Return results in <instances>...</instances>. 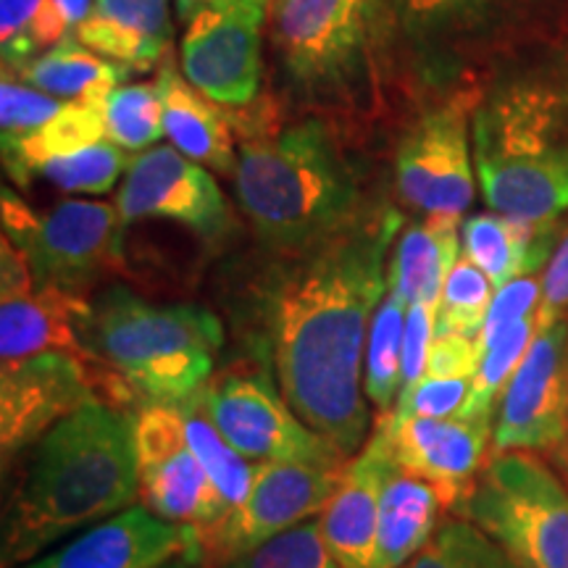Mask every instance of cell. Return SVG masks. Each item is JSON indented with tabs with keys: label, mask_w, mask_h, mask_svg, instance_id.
Returning <instances> with one entry per match:
<instances>
[{
	"label": "cell",
	"mask_w": 568,
	"mask_h": 568,
	"mask_svg": "<svg viewBox=\"0 0 568 568\" xmlns=\"http://www.w3.org/2000/svg\"><path fill=\"white\" fill-rule=\"evenodd\" d=\"M397 226L395 211H364L324 243L287 253L264 290L268 372L295 414L345 458L366 445L376 424L364 395V358L387 295Z\"/></svg>",
	"instance_id": "cell-1"
},
{
	"label": "cell",
	"mask_w": 568,
	"mask_h": 568,
	"mask_svg": "<svg viewBox=\"0 0 568 568\" xmlns=\"http://www.w3.org/2000/svg\"><path fill=\"white\" fill-rule=\"evenodd\" d=\"M0 568H19L140 503L134 410L90 403L6 468Z\"/></svg>",
	"instance_id": "cell-2"
},
{
	"label": "cell",
	"mask_w": 568,
	"mask_h": 568,
	"mask_svg": "<svg viewBox=\"0 0 568 568\" xmlns=\"http://www.w3.org/2000/svg\"><path fill=\"white\" fill-rule=\"evenodd\" d=\"M474 166L493 213L558 224L568 211V77L529 71L474 111Z\"/></svg>",
	"instance_id": "cell-3"
},
{
	"label": "cell",
	"mask_w": 568,
	"mask_h": 568,
	"mask_svg": "<svg viewBox=\"0 0 568 568\" xmlns=\"http://www.w3.org/2000/svg\"><path fill=\"white\" fill-rule=\"evenodd\" d=\"M234 187L258 237L284 253L324 243L364 213L351 166L314 119L247 140Z\"/></svg>",
	"instance_id": "cell-4"
},
{
	"label": "cell",
	"mask_w": 568,
	"mask_h": 568,
	"mask_svg": "<svg viewBox=\"0 0 568 568\" xmlns=\"http://www.w3.org/2000/svg\"><path fill=\"white\" fill-rule=\"evenodd\" d=\"M82 345L140 406H184L211 382L224 329L203 305L151 303L113 284L90 301Z\"/></svg>",
	"instance_id": "cell-5"
},
{
	"label": "cell",
	"mask_w": 568,
	"mask_h": 568,
	"mask_svg": "<svg viewBox=\"0 0 568 568\" xmlns=\"http://www.w3.org/2000/svg\"><path fill=\"white\" fill-rule=\"evenodd\" d=\"M456 514L527 568H568V485L535 453H495Z\"/></svg>",
	"instance_id": "cell-6"
},
{
	"label": "cell",
	"mask_w": 568,
	"mask_h": 568,
	"mask_svg": "<svg viewBox=\"0 0 568 568\" xmlns=\"http://www.w3.org/2000/svg\"><path fill=\"white\" fill-rule=\"evenodd\" d=\"M124 219L116 205L63 201L34 213L3 187V234L30 264L38 287L84 295L101 276L122 266Z\"/></svg>",
	"instance_id": "cell-7"
},
{
	"label": "cell",
	"mask_w": 568,
	"mask_h": 568,
	"mask_svg": "<svg viewBox=\"0 0 568 568\" xmlns=\"http://www.w3.org/2000/svg\"><path fill=\"white\" fill-rule=\"evenodd\" d=\"M90 403L138 410L119 376L71 353H42L0 364V460L3 471L42 435Z\"/></svg>",
	"instance_id": "cell-8"
},
{
	"label": "cell",
	"mask_w": 568,
	"mask_h": 568,
	"mask_svg": "<svg viewBox=\"0 0 568 568\" xmlns=\"http://www.w3.org/2000/svg\"><path fill=\"white\" fill-rule=\"evenodd\" d=\"M213 426L253 464H345L343 453L316 435L284 400L268 368L230 372L195 395Z\"/></svg>",
	"instance_id": "cell-9"
},
{
	"label": "cell",
	"mask_w": 568,
	"mask_h": 568,
	"mask_svg": "<svg viewBox=\"0 0 568 568\" xmlns=\"http://www.w3.org/2000/svg\"><path fill=\"white\" fill-rule=\"evenodd\" d=\"M345 464H255V479L243 506L195 539L190 560L216 568L243 556L297 524L322 516L345 477Z\"/></svg>",
	"instance_id": "cell-10"
},
{
	"label": "cell",
	"mask_w": 568,
	"mask_h": 568,
	"mask_svg": "<svg viewBox=\"0 0 568 568\" xmlns=\"http://www.w3.org/2000/svg\"><path fill=\"white\" fill-rule=\"evenodd\" d=\"M134 468L140 506L195 539L224 518V506L190 445L180 406L148 403L134 410Z\"/></svg>",
	"instance_id": "cell-11"
},
{
	"label": "cell",
	"mask_w": 568,
	"mask_h": 568,
	"mask_svg": "<svg viewBox=\"0 0 568 568\" xmlns=\"http://www.w3.org/2000/svg\"><path fill=\"white\" fill-rule=\"evenodd\" d=\"M382 0H272L284 67L308 88L343 84L366 59Z\"/></svg>",
	"instance_id": "cell-12"
},
{
	"label": "cell",
	"mask_w": 568,
	"mask_h": 568,
	"mask_svg": "<svg viewBox=\"0 0 568 568\" xmlns=\"http://www.w3.org/2000/svg\"><path fill=\"white\" fill-rule=\"evenodd\" d=\"M568 439V318L539 329L495 406V453L560 456Z\"/></svg>",
	"instance_id": "cell-13"
},
{
	"label": "cell",
	"mask_w": 568,
	"mask_h": 568,
	"mask_svg": "<svg viewBox=\"0 0 568 568\" xmlns=\"http://www.w3.org/2000/svg\"><path fill=\"white\" fill-rule=\"evenodd\" d=\"M272 0H219L184 24L182 71L216 105H247L261 84V34Z\"/></svg>",
	"instance_id": "cell-14"
},
{
	"label": "cell",
	"mask_w": 568,
	"mask_h": 568,
	"mask_svg": "<svg viewBox=\"0 0 568 568\" xmlns=\"http://www.w3.org/2000/svg\"><path fill=\"white\" fill-rule=\"evenodd\" d=\"M88 314L90 301L84 295L59 287H38L27 258L3 234L0 240V364L42 353H71L90 358L82 345V326Z\"/></svg>",
	"instance_id": "cell-15"
},
{
	"label": "cell",
	"mask_w": 568,
	"mask_h": 568,
	"mask_svg": "<svg viewBox=\"0 0 568 568\" xmlns=\"http://www.w3.org/2000/svg\"><path fill=\"white\" fill-rule=\"evenodd\" d=\"M124 224L169 219L190 226L203 240H219L232 216L216 180L201 163L169 145H155L130 161L116 195Z\"/></svg>",
	"instance_id": "cell-16"
},
{
	"label": "cell",
	"mask_w": 568,
	"mask_h": 568,
	"mask_svg": "<svg viewBox=\"0 0 568 568\" xmlns=\"http://www.w3.org/2000/svg\"><path fill=\"white\" fill-rule=\"evenodd\" d=\"M397 193L426 216L460 219L474 203L466 111L458 101L439 105L403 140L395 161Z\"/></svg>",
	"instance_id": "cell-17"
},
{
	"label": "cell",
	"mask_w": 568,
	"mask_h": 568,
	"mask_svg": "<svg viewBox=\"0 0 568 568\" xmlns=\"http://www.w3.org/2000/svg\"><path fill=\"white\" fill-rule=\"evenodd\" d=\"M387 418L397 468L429 481L445 510H456L485 468L495 416H379Z\"/></svg>",
	"instance_id": "cell-18"
},
{
	"label": "cell",
	"mask_w": 568,
	"mask_h": 568,
	"mask_svg": "<svg viewBox=\"0 0 568 568\" xmlns=\"http://www.w3.org/2000/svg\"><path fill=\"white\" fill-rule=\"evenodd\" d=\"M395 468L387 418H379L366 445L347 460L337 493L318 516L326 550L339 568H372L382 493Z\"/></svg>",
	"instance_id": "cell-19"
},
{
	"label": "cell",
	"mask_w": 568,
	"mask_h": 568,
	"mask_svg": "<svg viewBox=\"0 0 568 568\" xmlns=\"http://www.w3.org/2000/svg\"><path fill=\"white\" fill-rule=\"evenodd\" d=\"M193 548V531L163 521L138 503L19 568H159L180 556L190 558Z\"/></svg>",
	"instance_id": "cell-20"
},
{
	"label": "cell",
	"mask_w": 568,
	"mask_h": 568,
	"mask_svg": "<svg viewBox=\"0 0 568 568\" xmlns=\"http://www.w3.org/2000/svg\"><path fill=\"white\" fill-rule=\"evenodd\" d=\"M77 40L105 59L148 67L172 40L169 0H95L90 17L77 27Z\"/></svg>",
	"instance_id": "cell-21"
},
{
	"label": "cell",
	"mask_w": 568,
	"mask_h": 568,
	"mask_svg": "<svg viewBox=\"0 0 568 568\" xmlns=\"http://www.w3.org/2000/svg\"><path fill=\"white\" fill-rule=\"evenodd\" d=\"M155 90L161 98L163 132L176 151L216 172L234 176V169H237L234 140L230 124L224 122L213 101H209L187 77L176 74L172 67L161 69Z\"/></svg>",
	"instance_id": "cell-22"
},
{
	"label": "cell",
	"mask_w": 568,
	"mask_h": 568,
	"mask_svg": "<svg viewBox=\"0 0 568 568\" xmlns=\"http://www.w3.org/2000/svg\"><path fill=\"white\" fill-rule=\"evenodd\" d=\"M443 497L429 481L395 468L379 506L372 568H406L439 529Z\"/></svg>",
	"instance_id": "cell-23"
},
{
	"label": "cell",
	"mask_w": 568,
	"mask_h": 568,
	"mask_svg": "<svg viewBox=\"0 0 568 568\" xmlns=\"http://www.w3.org/2000/svg\"><path fill=\"white\" fill-rule=\"evenodd\" d=\"M458 258V219L426 216L422 224L406 226L397 240L389 258L387 290L406 305H439L447 274Z\"/></svg>",
	"instance_id": "cell-24"
},
{
	"label": "cell",
	"mask_w": 568,
	"mask_h": 568,
	"mask_svg": "<svg viewBox=\"0 0 568 568\" xmlns=\"http://www.w3.org/2000/svg\"><path fill=\"white\" fill-rule=\"evenodd\" d=\"M556 224H524L500 213H479L460 226L464 255L497 287L524 274H537L552 258Z\"/></svg>",
	"instance_id": "cell-25"
},
{
	"label": "cell",
	"mask_w": 568,
	"mask_h": 568,
	"mask_svg": "<svg viewBox=\"0 0 568 568\" xmlns=\"http://www.w3.org/2000/svg\"><path fill=\"white\" fill-rule=\"evenodd\" d=\"M19 71L27 84L63 103H88L98 109H103L111 92L122 88L126 77V69L119 63L105 61V55L71 42H61Z\"/></svg>",
	"instance_id": "cell-26"
},
{
	"label": "cell",
	"mask_w": 568,
	"mask_h": 568,
	"mask_svg": "<svg viewBox=\"0 0 568 568\" xmlns=\"http://www.w3.org/2000/svg\"><path fill=\"white\" fill-rule=\"evenodd\" d=\"M101 140H109L103 109L88 103H67L51 122L32 132L30 138L3 148L6 166H9L13 180L27 184L40 163L82 151V148L95 145Z\"/></svg>",
	"instance_id": "cell-27"
},
{
	"label": "cell",
	"mask_w": 568,
	"mask_h": 568,
	"mask_svg": "<svg viewBox=\"0 0 568 568\" xmlns=\"http://www.w3.org/2000/svg\"><path fill=\"white\" fill-rule=\"evenodd\" d=\"M408 305L395 293L382 297L372 329H368L364 358V395L376 416H389L397 406L403 382V332Z\"/></svg>",
	"instance_id": "cell-28"
},
{
	"label": "cell",
	"mask_w": 568,
	"mask_h": 568,
	"mask_svg": "<svg viewBox=\"0 0 568 568\" xmlns=\"http://www.w3.org/2000/svg\"><path fill=\"white\" fill-rule=\"evenodd\" d=\"M180 408L184 414L190 445H193L197 460L203 464L205 477H209L211 487L216 489L224 510L230 514V510L243 506L247 493H251L255 479V464L226 443V437L213 426L211 418L205 416V410L197 406L195 397Z\"/></svg>",
	"instance_id": "cell-29"
},
{
	"label": "cell",
	"mask_w": 568,
	"mask_h": 568,
	"mask_svg": "<svg viewBox=\"0 0 568 568\" xmlns=\"http://www.w3.org/2000/svg\"><path fill=\"white\" fill-rule=\"evenodd\" d=\"M71 30L55 0H0V51L6 67H27Z\"/></svg>",
	"instance_id": "cell-30"
},
{
	"label": "cell",
	"mask_w": 568,
	"mask_h": 568,
	"mask_svg": "<svg viewBox=\"0 0 568 568\" xmlns=\"http://www.w3.org/2000/svg\"><path fill=\"white\" fill-rule=\"evenodd\" d=\"M537 337V314H531L521 322L506 326L500 335H495L489 343L479 347V366L474 376L468 403L460 416H495V406L500 400L503 389L521 366L524 355Z\"/></svg>",
	"instance_id": "cell-31"
},
{
	"label": "cell",
	"mask_w": 568,
	"mask_h": 568,
	"mask_svg": "<svg viewBox=\"0 0 568 568\" xmlns=\"http://www.w3.org/2000/svg\"><path fill=\"white\" fill-rule=\"evenodd\" d=\"M406 568H527L466 518H445Z\"/></svg>",
	"instance_id": "cell-32"
},
{
	"label": "cell",
	"mask_w": 568,
	"mask_h": 568,
	"mask_svg": "<svg viewBox=\"0 0 568 568\" xmlns=\"http://www.w3.org/2000/svg\"><path fill=\"white\" fill-rule=\"evenodd\" d=\"M493 287L489 276L468 255H460L447 274L437 305V337L456 335L477 339L493 305Z\"/></svg>",
	"instance_id": "cell-33"
},
{
	"label": "cell",
	"mask_w": 568,
	"mask_h": 568,
	"mask_svg": "<svg viewBox=\"0 0 568 568\" xmlns=\"http://www.w3.org/2000/svg\"><path fill=\"white\" fill-rule=\"evenodd\" d=\"M126 166L130 163H126L124 148L111 140H101L82 151L40 163L34 174L55 184L63 193L103 195L119 182V176L126 174Z\"/></svg>",
	"instance_id": "cell-34"
},
{
	"label": "cell",
	"mask_w": 568,
	"mask_h": 568,
	"mask_svg": "<svg viewBox=\"0 0 568 568\" xmlns=\"http://www.w3.org/2000/svg\"><path fill=\"white\" fill-rule=\"evenodd\" d=\"M109 140L124 151H148L163 134L161 98L155 84H124L103 105Z\"/></svg>",
	"instance_id": "cell-35"
},
{
	"label": "cell",
	"mask_w": 568,
	"mask_h": 568,
	"mask_svg": "<svg viewBox=\"0 0 568 568\" xmlns=\"http://www.w3.org/2000/svg\"><path fill=\"white\" fill-rule=\"evenodd\" d=\"M216 568H339L326 550L318 516L297 524L284 535L268 539L243 556L224 560Z\"/></svg>",
	"instance_id": "cell-36"
},
{
	"label": "cell",
	"mask_w": 568,
	"mask_h": 568,
	"mask_svg": "<svg viewBox=\"0 0 568 568\" xmlns=\"http://www.w3.org/2000/svg\"><path fill=\"white\" fill-rule=\"evenodd\" d=\"M63 101L48 95L32 84H21L3 77L0 84V130H3V148L30 138L40 126H45L63 109Z\"/></svg>",
	"instance_id": "cell-37"
},
{
	"label": "cell",
	"mask_w": 568,
	"mask_h": 568,
	"mask_svg": "<svg viewBox=\"0 0 568 568\" xmlns=\"http://www.w3.org/2000/svg\"><path fill=\"white\" fill-rule=\"evenodd\" d=\"M410 34L422 40H437L439 34L456 32L471 24L495 0H389Z\"/></svg>",
	"instance_id": "cell-38"
},
{
	"label": "cell",
	"mask_w": 568,
	"mask_h": 568,
	"mask_svg": "<svg viewBox=\"0 0 568 568\" xmlns=\"http://www.w3.org/2000/svg\"><path fill=\"white\" fill-rule=\"evenodd\" d=\"M474 379H439L424 376L418 385L397 400L395 416L453 418L464 414Z\"/></svg>",
	"instance_id": "cell-39"
},
{
	"label": "cell",
	"mask_w": 568,
	"mask_h": 568,
	"mask_svg": "<svg viewBox=\"0 0 568 568\" xmlns=\"http://www.w3.org/2000/svg\"><path fill=\"white\" fill-rule=\"evenodd\" d=\"M539 303H542V282L535 274H524L497 287L493 305L487 311L485 326H481V335L477 337V347L489 343L495 335H500L506 326L537 314Z\"/></svg>",
	"instance_id": "cell-40"
},
{
	"label": "cell",
	"mask_w": 568,
	"mask_h": 568,
	"mask_svg": "<svg viewBox=\"0 0 568 568\" xmlns=\"http://www.w3.org/2000/svg\"><path fill=\"white\" fill-rule=\"evenodd\" d=\"M437 337V305L414 303L406 311V332H403V382L400 397L410 393L426 372L432 345ZM397 397V400H400Z\"/></svg>",
	"instance_id": "cell-41"
},
{
	"label": "cell",
	"mask_w": 568,
	"mask_h": 568,
	"mask_svg": "<svg viewBox=\"0 0 568 568\" xmlns=\"http://www.w3.org/2000/svg\"><path fill=\"white\" fill-rule=\"evenodd\" d=\"M479 366V347L471 337H435L429 361H426L424 376H439V379H474ZM422 376V379H424Z\"/></svg>",
	"instance_id": "cell-42"
},
{
	"label": "cell",
	"mask_w": 568,
	"mask_h": 568,
	"mask_svg": "<svg viewBox=\"0 0 568 568\" xmlns=\"http://www.w3.org/2000/svg\"><path fill=\"white\" fill-rule=\"evenodd\" d=\"M568 308V226L556 245L550 264L542 276V303L537 311V332L548 329L558 318L566 316Z\"/></svg>",
	"instance_id": "cell-43"
},
{
	"label": "cell",
	"mask_w": 568,
	"mask_h": 568,
	"mask_svg": "<svg viewBox=\"0 0 568 568\" xmlns=\"http://www.w3.org/2000/svg\"><path fill=\"white\" fill-rule=\"evenodd\" d=\"M55 3L61 6L63 17H67L71 30H77V27H80L92 11V0H55Z\"/></svg>",
	"instance_id": "cell-44"
},
{
	"label": "cell",
	"mask_w": 568,
	"mask_h": 568,
	"mask_svg": "<svg viewBox=\"0 0 568 568\" xmlns=\"http://www.w3.org/2000/svg\"><path fill=\"white\" fill-rule=\"evenodd\" d=\"M213 3H219V0H174L176 13H180V19L184 21V24H187L195 13H201L203 9H209V6H213Z\"/></svg>",
	"instance_id": "cell-45"
},
{
	"label": "cell",
	"mask_w": 568,
	"mask_h": 568,
	"mask_svg": "<svg viewBox=\"0 0 568 568\" xmlns=\"http://www.w3.org/2000/svg\"><path fill=\"white\" fill-rule=\"evenodd\" d=\"M159 568H201V566H197L195 560H190L187 556H180V558L169 560V564H163V566H159Z\"/></svg>",
	"instance_id": "cell-46"
},
{
	"label": "cell",
	"mask_w": 568,
	"mask_h": 568,
	"mask_svg": "<svg viewBox=\"0 0 568 568\" xmlns=\"http://www.w3.org/2000/svg\"><path fill=\"white\" fill-rule=\"evenodd\" d=\"M560 458H564V464H566V471H568V439H566L564 450H560Z\"/></svg>",
	"instance_id": "cell-47"
}]
</instances>
